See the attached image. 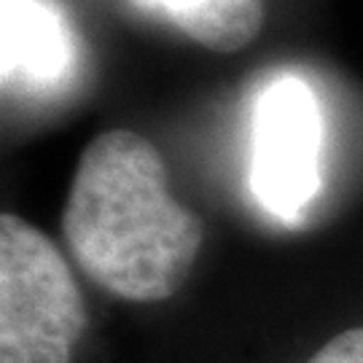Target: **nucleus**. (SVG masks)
Here are the masks:
<instances>
[{"label": "nucleus", "instance_id": "obj_4", "mask_svg": "<svg viewBox=\"0 0 363 363\" xmlns=\"http://www.w3.org/2000/svg\"><path fill=\"white\" fill-rule=\"evenodd\" d=\"M6 94H40L67 84L76 40L52 0H0Z\"/></svg>", "mask_w": 363, "mask_h": 363}, {"label": "nucleus", "instance_id": "obj_2", "mask_svg": "<svg viewBox=\"0 0 363 363\" xmlns=\"http://www.w3.org/2000/svg\"><path fill=\"white\" fill-rule=\"evenodd\" d=\"M86 304L65 256L25 218L0 216V363H70Z\"/></svg>", "mask_w": 363, "mask_h": 363}, {"label": "nucleus", "instance_id": "obj_3", "mask_svg": "<svg viewBox=\"0 0 363 363\" xmlns=\"http://www.w3.org/2000/svg\"><path fill=\"white\" fill-rule=\"evenodd\" d=\"M250 191L277 218H296L320 186V108L294 76L261 89L250 118Z\"/></svg>", "mask_w": 363, "mask_h": 363}, {"label": "nucleus", "instance_id": "obj_6", "mask_svg": "<svg viewBox=\"0 0 363 363\" xmlns=\"http://www.w3.org/2000/svg\"><path fill=\"white\" fill-rule=\"evenodd\" d=\"M307 363H363V325L328 339Z\"/></svg>", "mask_w": 363, "mask_h": 363}, {"label": "nucleus", "instance_id": "obj_1", "mask_svg": "<svg viewBox=\"0 0 363 363\" xmlns=\"http://www.w3.org/2000/svg\"><path fill=\"white\" fill-rule=\"evenodd\" d=\"M62 237L94 286L124 301L154 304L189 280L205 226L169 194L164 159L148 138L108 130L78 159Z\"/></svg>", "mask_w": 363, "mask_h": 363}, {"label": "nucleus", "instance_id": "obj_5", "mask_svg": "<svg viewBox=\"0 0 363 363\" xmlns=\"http://www.w3.org/2000/svg\"><path fill=\"white\" fill-rule=\"evenodd\" d=\"M210 52L247 46L264 27V0H140Z\"/></svg>", "mask_w": 363, "mask_h": 363}]
</instances>
